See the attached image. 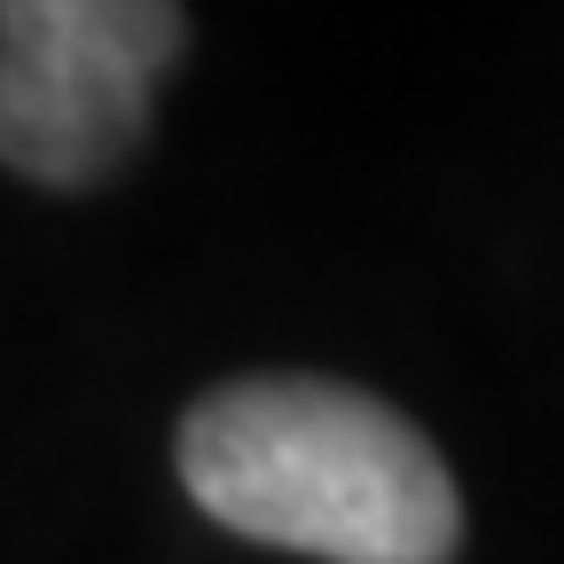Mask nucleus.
<instances>
[{
  "label": "nucleus",
  "instance_id": "nucleus-1",
  "mask_svg": "<svg viewBox=\"0 0 564 564\" xmlns=\"http://www.w3.org/2000/svg\"><path fill=\"white\" fill-rule=\"evenodd\" d=\"M181 486L228 533L322 564H447L463 541L440 447L384 400L322 377H259L196 400Z\"/></svg>",
  "mask_w": 564,
  "mask_h": 564
},
{
  "label": "nucleus",
  "instance_id": "nucleus-2",
  "mask_svg": "<svg viewBox=\"0 0 564 564\" xmlns=\"http://www.w3.org/2000/svg\"><path fill=\"white\" fill-rule=\"evenodd\" d=\"M188 17L165 0H9L0 9V165L87 188L150 126Z\"/></svg>",
  "mask_w": 564,
  "mask_h": 564
}]
</instances>
